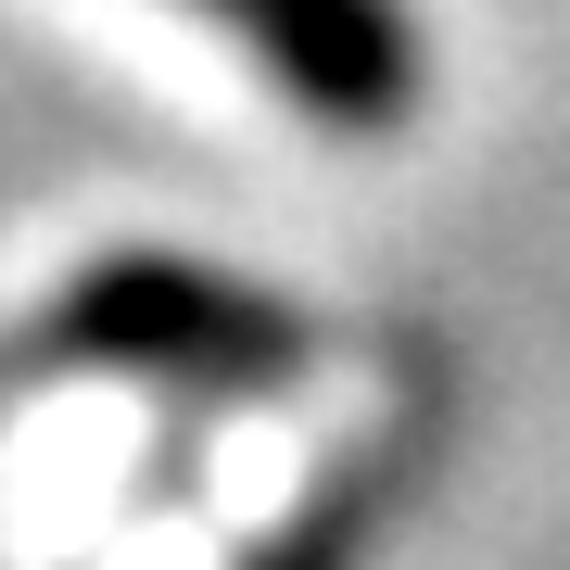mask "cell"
Here are the masks:
<instances>
[{"label":"cell","mask_w":570,"mask_h":570,"mask_svg":"<svg viewBox=\"0 0 570 570\" xmlns=\"http://www.w3.org/2000/svg\"><path fill=\"white\" fill-rule=\"evenodd\" d=\"M216 39H242L330 140H381L419 102V26L393 0H190Z\"/></svg>","instance_id":"obj_1"},{"label":"cell","mask_w":570,"mask_h":570,"mask_svg":"<svg viewBox=\"0 0 570 570\" xmlns=\"http://www.w3.org/2000/svg\"><path fill=\"white\" fill-rule=\"evenodd\" d=\"M63 343L102 367H165V381H279L305 355V330H279V305L216 292L190 266H115L102 292L63 305Z\"/></svg>","instance_id":"obj_2"}]
</instances>
